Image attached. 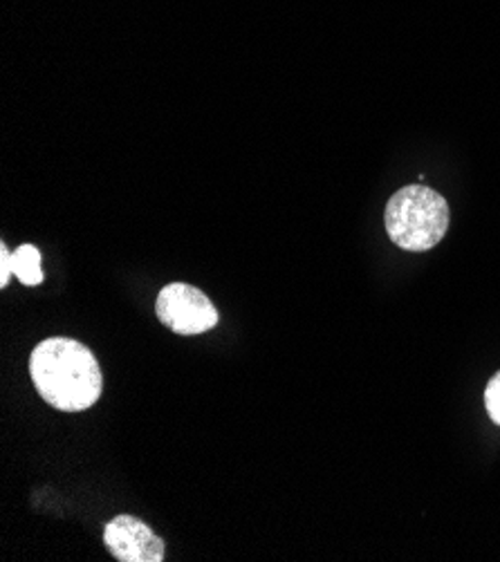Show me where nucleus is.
I'll return each mask as SVG.
<instances>
[{"mask_svg": "<svg viewBox=\"0 0 500 562\" xmlns=\"http://www.w3.org/2000/svg\"><path fill=\"white\" fill-rule=\"evenodd\" d=\"M156 311L162 323L182 337L209 332L218 326L214 303L194 285L171 283L156 301Z\"/></svg>", "mask_w": 500, "mask_h": 562, "instance_id": "nucleus-3", "label": "nucleus"}, {"mask_svg": "<svg viewBox=\"0 0 500 562\" xmlns=\"http://www.w3.org/2000/svg\"><path fill=\"white\" fill-rule=\"evenodd\" d=\"M14 276L25 288H36L44 283L41 254H38V249L34 245H21L14 252Z\"/></svg>", "mask_w": 500, "mask_h": 562, "instance_id": "nucleus-5", "label": "nucleus"}, {"mask_svg": "<svg viewBox=\"0 0 500 562\" xmlns=\"http://www.w3.org/2000/svg\"><path fill=\"white\" fill-rule=\"evenodd\" d=\"M485 406L493 424L500 426V372L491 377L487 390H485Z\"/></svg>", "mask_w": 500, "mask_h": 562, "instance_id": "nucleus-6", "label": "nucleus"}, {"mask_svg": "<svg viewBox=\"0 0 500 562\" xmlns=\"http://www.w3.org/2000/svg\"><path fill=\"white\" fill-rule=\"evenodd\" d=\"M108 551L120 562H162L164 540L135 515L112 517L103 529Z\"/></svg>", "mask_w": 500, "mask_h": 562, "instance_id": "nucleus-4", "label": "nucleus"}, {"mask_svg": "<svg viewBox=\"0 0 500 562\" xmlns=\"http://www.w3.org/2000/svg\"><path fill=\"white\" fill-rule=\"evenodd\" d=\"M383 222L398 247L429 252L449 229V205L438 191L425 184H411L389 199Z\"/></svg>", "mask_w": 500, "mask_h": 562, "instance_id": "nucleus-2", "label": "nucleus"}, {"mask_svg": "<svg viewBox=\"0 0 500 562\" xmlns=\"http://www.w3.org/2000/svg\"><path fill=\"white\" fill-rule=\"evenodd\" d=\"M14 273V254L8 252V247H0V288H8L10 278Z\"/></svg>", "mask_w": 500, "mask_h": 562, "instance_id": "nucleus-7", "label": "nucleus"}, {"mask_svg": "<svg viewBox=\"0 0 500 562\" xmlns=\"http://www.w3.org/2000/svg\"><path fill=\"white\" fill-rule=\"evenodd\" d=\"M29 375L46 404L63 413H82L103 390L101 368L90 347L72 339H46L29 354Z\"/></svg>", "mask_w": 500, "mask_h": 562, "instance_id": "nucleus-1", "label": "nucleus"}]
</instances>
